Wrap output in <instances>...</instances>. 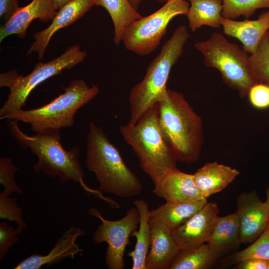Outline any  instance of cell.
<instances>
[{
    "instance_id": "16",
    "label": "cell",
    "mask_w": 269,
    "mask_h": 269,
    "mask_svg": "<svg viewBox=\"0 0 269 269\" xmlns=\"http://www.w3.org/2000/svg\"><path fill=\"white\" fill-rule=\"evenodd\" d=\"M149 223L151 240L145 261L146 269H169L180 251L173 239L172 230L150 217Z\"/></svg>"
},
{
    "instance_id": "19",
    "label": "cell",
    "mask_w": 269,
    "mask_h": 269,
    "mask_svg": "<svg viewBox=\"0 0 269 269\" xmlns=\"http://www.w3.org/2000/svg\"><path fill=\"white\" fill-rule=\"evenodd\" d=\"M206 243L217 259L238 250L242 243L236 212L218 217Z\"/></svg>"
},
{
    "instance_id": "14",
    "label": "cell",
    "mask_w": 269,
    "mask_h": 269,
    "mask_svg": "<svg viewBox=\"0 0 269 269\" xmlns=\"http://www.w3.org/2000/svg\"><path fill=\"white\" fill-rule=\"evenodd\" d=\"M94 6H95L94 0H72L65 4L57 11L49 26L33 34L35 41L27 54L36 52L38 59L41 60L54 33L73 23Z\"/></svg>"
},
{
    "instance_id": "21",
    "label": "cell",
    "mask_w": 269,
    "mask_h": 269,
    "mask_svg": "<svg viewBox=\"0 0 269 269\" xmlns=\"http://www.w3.org/2000/svg\"><path fill=\"white\" fill-rule=\"evenodd\" d=\"M207 202V199L194 202L166 201L150 210L149 217L162 223L172 231L199 211Z\"/></svg>"
},
{
    "instance_id": "17",
    "label": "cell",
    "mask_w": 269,
    "mask_h": 269,
    "mask_svg": "<svg viewBox=\"0 0 269 269\" xmlns=\"http://www.w3.org/2000/svg\"><path fill=\"white\" fill-rule=\"evenodd\" d=\"M52 0H32L29 4L20 7L12 16L0 27V42L9 35L16 34L23 38L31 22L39 19L46 22L56 14Z\"/></svg>"
},
{
    "instance_id": "8",
    "label": "cell",
    "mask_w": 269,
    "mask_h": 269,
    "mask_svg": "<svg viewBox=\"0 0 269 269\" xmlns=\"http://www.w3.org/2000/svg\"><path fill=\"white\" fill-rule=\"evenodd\" d=\"M189 6L185 0H169L154 12L133 21L123 33L125 47L141 56L151 53L159 45L171 20L177 15L186 16Z\"/></svg>"
},
{
    "instance_id": "13",
    "label": "cell",
    "mask_w": 269,
    "mask_h": 269,
    "mask_svg": "<svg viewBox=\"0 0 269 269\" xmlns=\"http://www.w3.org/2000/svg\"><path fill=\"white\" fill-rule=\"evenodd\" d=\"M85 231L75 226L66 230L57 240L53 247L46 255L33 254L20 262L14 269H39L48 268L70 258L74 259L83 250L76 243L79 237L85 236Z\"/></svg>"
},
{
    "instance_id": "1",
    "label": "cell",
    "mask_w": 269,
    "mask_h": 269,
    "mask_svg": "<svg viewBox=\"0 0 269 269\" xmlns=\"http://www.w3.org/2000/svg\"><path fill=\"white\" fill-rule=\"evenodd\" d=\"M9 131L20 145L29 148L35 155L38 162L33 168L37 173H42L52 178L58 177L62 183L72 181L78 183L88 194H92L117 208L119 204L113 199L105 196L102 192L89 187L83 181L85 173L79 160L80 152L76 146L67 150L60 141V129H48L33 135H28L20 130L17 121L11 120Z\"/></svg>"
},
{
    "instance_id": "35",
    "label": "cell",
    "mask_w": 269,
    "mask_h": 269,
    "mask_svg": "<svg viewBox=\"0 0 269 269\" xmlns=\"http://www.w3.org/2000/svg\"><path fill=\"white\" fill-rule=\"evenodd\" d=\"M20 75L17 71L15 70L0 74V86L1 87L5 86L9 87L14 83Z\"/></svg>"
},
{
    "instance_id": "38",
    "label": "cell",
    "mask_w": 269,
    "mask_h": 269,
    "mask_svg": "<svg viewBox=\"0 0 269 269\" xmlns=\"http://www.w3.org/2000/svg\"><path fill=\"white\" fill-rule=\"evenodd\" d=\"M266 196H267V200L266 202L269 207V187L266 190Z\"/></svg>"
},
{
    "instance_id": "22",
    "label": "cell",
    "mask_w": 269,
    "mask_h": 269,
    "mask_svg": "<svg viewBox=\"0 0 269 269\" xmlns=\"http://www.w3.org/2000/svg\"><path fill=\"white\" fill-rule=\"evenodd\" d=\"M134 204L139 214L138 230L131 234L135 237L136 244L134 250L129 252L128 256L132 257L133 269H146L145 261L148 254L151 240V233L149 223L150 210L147 202L142 199L135 200Z\"/></svg>"
},
{
    "instance_id": "20",
    "label": "cell",
    "mask_w": 269,
    "mask_h": 269,
    "mask_svg": "<svg viewBox=\"0 0 269 269\" xmlns=\"http://www.w3.org/2000/svg\"><path fill=\"white\" fill-rule=\"evenodd\" d=\"M239 174L237 169L214 161L206 163L193 175L198 189L207 198L226 188Z\"/></svg>"
},
{
    "instance_id": "31",
    "label": "cell",
    "mask_w": 269,
    "mask_h": 269,
    "mask_svg": "<svg viewBox=\"0 0 269 269\" xmlns=\"http://www.w3.org/2000/svg\"><path fill=\"white\" fill-rule=\"evenodd\" d=\"M248 96L250 104L259 109L269 108V86L259 82L250 89Z\"/></svg>"
},
{
    "instance_id": "11",
    "label": "cell",
    "mask_w": 269,
    "mask_h": 269,
    "mask_svg": "<svg viewBox=\"0 0 269 269\" xmlns=\"http://www.w3.org/2000/svg\"><path fill=\"white\" fill-rule=\"evenodd\" d=\"M242 243L251 244L269 225V207L256 191L243 192L237 199V211Z\"/></svg>"
},
{
    "instance_id": "12",
    "label": "cell",
    "mask_w": 269,
    "mask_h": 269,
    "mask_svg": "<svg viewBox=\"0 0 269 269\" xmlns=\"http://www.w3.org/2000/svg\"><path fill=\"white\" fill-rule=\"evenodd\" d=\"M220 210L214 202L207 203L185 223L172 231L180 250L201 246L208 241Z\"/></svg>"
},
{
    "instance_id": "26",
    "label": "cell",
    "mask_w": 269,
    "mask_h": 269,
    "mask_svg": "<svg viewBox=\"0 0 269 269\" xmlns=\"http://www.w3.org/2000/svg\"><path fill=\"white\" fill-rule=\"evenodd\" d=\"M222 16L235 20L241 16L248 19L257 9L269 8V0H222Z\"/></svg>"
},
{
    "instance_id": "10",
    "label": "cell",
    "mask_w": 269,
    "mask_h": 269,
    "mask_svg": "<svg viewBox=\"0 0 269 269\" xmlns=\"http://www.w3.org/2000/svg\"><path fill=\"white\" fill-rule=\"evenodd\" d=\"M88 212L101 221L94 232L92 239L96 244L105 242L108 244L105 254L107 267L109 269H124V253L129 237L137 229L139 223L137 208L132 207L123 218L116 221L105 219L95 207H90Z\"/></svg>"
},
{
    "instance_id": "15",
    "label": "cell",
    "mask_w": 269,
    "mask_h": 269,
    "mask_svg": "<svg viewBox=\"0 0 269 269\" xmlns=\"http://www.w3.org/2000/svg\"><path fill=\"white\" fill-rule=\"evenodd\" d=\"M153 184V193L166 201L194 202L207 199L196 186L193 174L183 172L177 168Z\"/></svg>"
},
{
    "instance_id": "24",
    "label": "cell",
    "mask_w": 269,
    "mask_h": 269,
    "mask_svg": "<svg viewBox=\"0 0 269 269\" xmlns=\"http://www.w3.org/2000/svg\"><path fill=\"white\" fill-rule=\"evenodd\" d=\"M95 6H101L108 12L114 27V42H122L123 33L133 21L142 16L131 5L129 0H94Z\"/></svg>"
},
{
    "instance_id": "6",
    "label": "cell",
    "mask_w": 269,
    "mask_h": 269,
    "mask_svg": "<svg viewBox=\"0 0 269 269\" xmlns=\"http://www.w3.org/2000/svg\"><path fill=\"white\" fill-rule=\"evenodd\" d=\"M99 92L94 85L89 87L83 80L75 79L64 88V92L49 103L29 110L22 109L0 117L1 120L21 121L30 124L32 131L71 127L78 110L92 100Z\"/></svg>"
},
{
    "instance_id": "3",
    "label": "cell",
    "mask_w": 269,
    "mask_h": 269,
    "mask_svg": "<svg viewBox=\"0 0 269 269\" xmlns=\"http://www.w3.org/2000/svg\"><path fill=\"white\" fill-rule=\"evenodd\" d=\"M89 129L85 165L95 173L100 184L99 190L124 198L139 194L142 188L140 181L104 130L94 122Z\"/></svg>"
},
{
    "instance_id": "33",
    "label": "cell",
    "mask_w": 269,
    "mask_h": 269,
    "mask_svg": "<svg viewBox=\"0 0 269 269\" xmlns=\"http://www.w3.org/2000/svg\"><path fill=\"white\" fill-rule=\"evenodd\" d=\"M18 0H0V17L8 21L19 8Z\"/></svg>"
},
{
    "instance_id": "36",
    "label": "cell",
    "mask_w": 269,
    "mask_h": 269,
    "mask_svg": "<svg viewBox=\"0 0 269 269\" xmlns=\"http://www.w3.org/2000/svg\"><path fill=\"white\" fill-rule=\"evenodd\" d=\"M72 0H52L55 9L57 11L65 4Z\"/></svg>"
},
{
    "instance_id": "23",
    "label": "cell",
    "mask_w": 269,
    "mask_h": 269,
    "mask_svg": "<svg viewBox=\"0 0 269 269\" xmlns=\"http://www.w3.org/2000/svg\"><path fill=\"white\" fill-rule=\"evenodd\" d=\"M190 6L186 16L192 32L203 26L220 28L223 18L222 0H187Z\"/></svg>"
},
{
    "instance_id": "7",
    "label": "cell",
    "mask_w": 269,
    "mask_h": 269,
    "mask_svg": "<svg viewBox=\"0 0 269 269\" xmlns=\"http://www.w3.org/2000/svg\"><path fill=\"white\" fill-rule=\"evenodd\" d=\"M194 47L203 55L205 65L218 70L224 83L237 90L241 97L248 96L250 88L260 82L248 52L222 34L213 33L206 40L196 43Z\"/></svg>"
},
{
    "instance_id": "29",
    "label": "cell",
    "mask_w": 269,
    "mask_h": 269,
    "mask_svg": "<svg viewBox=\"0 0 269 269\" xmlns=\"http://www.w3.org/2000/svg\"><path fill=\"white\" fill-rule=\"evenodd\" d=\"M12 158L9 157L0 158V183L4 187L0 196L7 197L13 193H23L14 177L15 173L19 168L12 164Z\"/></svg>"
},
{
    "instance_id": "5",
    "label": "cell",
    "mask_w": 269,
    "mask_h": 269,
    "mask_svg": "<svg viewBox=\"0 0 269 269\" xmlns=\"http://www.w3.org/2000/svg\"><path fill=\"white\" fill-rule=\"evenodd\" d=\"M190 37L186 26L177 27L151 61L143 79L131 89L129 95L130 116L128 124L137 122L163 97L171 68L182 55Z\"/></svg>"
},
{
    "instance_id": "37",
    "label": "cell",
    "mask_w": 269,
    "mask_h": 269,
    "mask_svg": "<svg viewBox=\"0 0 269 269\" xmlns=\"http://www.w3.org/2000/svg\"><path fill=\"white\" fill-rule=\"evenodd\" d=\"M143 0H129L132 6L136 10H137L139 5L141 3Z\"/></svg>"
},
{
    "instance_id": "32",
    "label": "cell",
    "mask_w": 269,
    "mask_h": 269,
    "mask_svg": "<svg viewBox=\"0 0 269 269\" xmlns=\"http://www.w3.org/2000/svg\"><path fill=\"white\" fill-rule=\"evenodd\" d=\"M14 227L7 222L0 223V260L3 259L9 250L18 241Z\"/></svg>"
},
{
    "instance_id": "27",
    "label": "cell",
    "mask_w": 269,
    "mask_h": 269,
    "mask_svg": "<svg viewBox=\"0 0 269 269\" xmlns=\"http://www.w3.org/2000/svg\"><path fill=\"white\" fill-rule=\"evenodd\" d=\"M253 71L260 82L269 86V30L250 55Z\"/></svg>"
},
{
    "instance_id": "2",
    "label": "cell",
    "mask_w": 269,
    "mask_h": 269,
    "mask_svg": "<svg viewBox=\"0 0 269 269\" xmlns=\"http://www.w3.org/2000/svg\"><path fill=\"white\" fill-rule=\"evenodd\" d=\"M158 105L161 129L177 160L195 162L204 139L201 118L182 93L170 89H167Z\"/></svg>"
},
{
    "instance_id": "4",
    "label": "cell",
    "mask_w": 269,
    "mask_h": 269,
    "mask_svg": "<svg viewBox=\"0 0 269 269\" xmlns=\"http://www.w3.org/2000/svg\"><path fill=\"white\" fill-rule=\"evenodd\" d=\"M120 132L133 148L141 169L153 183L177 168V160L160 126L158 103L135 124L122 126Z\"/></svg>"
},
{
    "instance_id": "18",
    "label": "cell",
    "mask_w": 269,
    "mask_h": 269,
    "mask_svg": "<svg viewBox=\"0 0 269 269\" xmlns=\"http://www.w3.org/2000/svg\"><path fill=\"white\" fill-rule=\"evenodd\" d=\"M221 26L225 34L239 40L242 48L251 54L269 30V10L261 13L255 20L237 21L223 17Z\"/></svg>"
},
{
    "instance_id": "34",
    "label": "cell",
    "mask_w": 269,
    "mask_h": 269,
    "mask_svg": "<svg viewBox=\"0 0 269 269\" xmlns=\"http://www.w3.org/2000/svg\"><path fill=\"white\" fill-rule=\"evenodd\" d=\"M237 264L239 269H269V260L259 258L246 259Z\"/></svg>"
},
{
    "instance_id": "28",
    "label": "cell",
    "mask_w": 269,
    "mask_h": 269,
    "mask_svg": "<svg viewBox=\"0 0 269 269\" xmlns=\"http://www.w3.org/2000/svg\"><path fill=\"white\" fill-rule=\"evenodd\" d=\"M252 258L269 261V225L264 233L249 247L235 253L232 256V260L235 263Z\"/></svg>"
},
{
    "instance_id": "39",
    "label": "cell",
    "mask_w": 269,
    "mask_h": 269,
    "mask_svg": "<svg viewBox=\"0 0 269 269\" xmlns=\"http://www.w3.org/2000/svg\"><path fill=\"white\" fill-rule=\"evenodd\" d=\"M158 2H160V3H165L167 1H168L169 0H157Z\"/></svg>"
},
{
    "instance_id": "9",
    "label": "cell",
    "mask_w": 269,
    "mask_h": 269,
    "mask_svg": "<svg viewBox=\"0 0 269 269\" xmlns=\"http://www.w3.org/2000/svg\"><path fill=\"white\" fill-rule=\"evenodd\" d=\"M79 45L69 47L63 54L47 63H37L33 71L26 76L20 75L10 86L6 101L0 110V118L22 109L31 93L38 85L47 79L59 74L82 62L87 56Z\"/></svg>"
},
{
    "instance_id": "30",
    "label": "cell",
    "mask_w": 269,
    "mask_h": 269,
    "mask_svg": "<svg viewBox=\"0 0 269 269\" xmlns=\"http://www.w3.org/2000/svg\"><path fill=\"white\" fill-rule=\"evenodd\" d=\"M23 212V209L18 206L15 198L0 196V218L15 222L17 225L16 231L18 235L27 227L22 218Z\"/></svg>"
},
{
    "instance_id": "25",
    "label": "cell",
    "mask_w": 269,
    "mask_h": 269,
    "mask_svg": "<svg viewBox=\"0 0 269 269\" xmlns=\"http://www.w3.org/2000/svg\"><path fill=\"white\" fill-rule=\"evenodd\" d=\"M217 259L207 243H205L195 248L180 250L169 269H207Z\"/></svg>"
}]
</instances>
